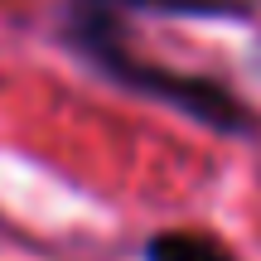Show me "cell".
Wrapping results in <instances>:
<instances>
[{
  "label": "cell",
  "instance_id": "obj_1",
  "mask_svg": "<svg viewBox=\"0 0 261 261\" xmlns=\"http://www.w3.org/2000/svg\"><path fill=\"white\" fill-rule=\"evenodd\" d=\"M63 48L73 58H83L97 77H107L112 87L121 92H136L145 102H160L169 112L189 116L194 126L213 130V136H256L261 116L223 77H208V73H189V68H169V63H150L130 48V34L121 24V10L102 5V0H73L63 19Z\"/></svg>",
  "mask_w": 261,
  "mask_h": 261
},
{
  "label": "cell",
  "instance_id": "obj_2",
  "mask_svg": "<svg viewBox=\"0 0 261 261\" xmlns=\"http://www.w3.org/2000/svg\"><path fill=\"white\" fill-rule=\"evenodd\" d=\"M140 261H237V252L203 227H160L145 237Z\"/></svg>",
  "mask_w": 261,
  "mask_h": 261
},
{
  "label": "cell",
  "instance_id": "obj_3",
  "mask_svg": "<svg viewBox=\"0 0 261 261\" xmlns=\"http://www.w3.org/2000/svg\"><path fill=\"white\" fill-rule=\"evenodd\" d=\"M116 10H145V15H174V19H227L247 24L256 0H102Z\"/></svg>",
  "mask_w": 261,
  "mask_h": 261
}]
</instances>
